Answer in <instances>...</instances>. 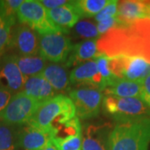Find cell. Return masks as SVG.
Here are the masks:
<instances>
[{
    "mask_svg": "<svg viewBox=\"0 0 150 150\" xmlns=\"http://www.w3.org/2000/svg\"><path fill=\"white\" fill-rule=\"evenodd\" d=\"M69 98L76 108V116L81 119H89L98 115L103 95L99 89L83 87L71 90Z\"/></svg>",
    "mask_w": 150,
    "mask_h": 150,
    "instance_id": "cell-8",
    "label": "cell"
},
{
    "mask_svg": "<svg viewBox=\"0 0 150 150\" xmlns=\"http://www.w3.org/2000/svg\"><path fill=\"white\" fill-rule=\"evenodd\" d=\"M102 108L117 123L150 117V108L139 98H118L104 95Z\"/></svg>",
    "mask_w": 150,
    "mask_h": 150,
    "instance_id": "cell-4",
    "label": "cell"
},
{
    "mask_svg": "<svg viewBox=\"0 0 150 150\" xmlns=\"http://www.w3.org/2000/svg\"><path fill=\"white\" fill-rule=\"evenodd\" d=\"M112 129L110 123L87 125L82 133V150H108L109 136Z\"/></svg>",
    "mask_w": 150,
    "mask_h": 150,
    "instance_id": "cell-12",
    "label": "cell"
},
{
    "mask_svg": "<svg viewBox=\"0 0 150 150\" xmlns=\"http://www.w3.org/2000/svg\"><path fill=\"white\" fill-rule=\"evenodd\" d=\"M17 19L21 24L27 25L40 35L68 33V31L58 27L51 20L48 16V9L39 1L36 0H23L17 12Z\"/></svg>",
    "mask_w": 150,
    "mask_h": 150,
    "instance_id": "cell-5",
    "label": "cell"
},
{
    "mask_svg": "<svg viewBox=\"0 0 150 150\" xmlns=\"http://www.w3.org/2000/svg\"><path fill=\"white\" fill-rule=\"evenodd\" d=\"M121 25H123V24L121 23V22L118 20V18L116 16L112 17V18H105L102 21L98 22L97 28H98V33L101 37L112 28L119 27Z\"/></svg>",
    "mask_w": 150,
    "mask_h": 150,
    "instance_id": "cell-29",
    "label": "cell"
},
{
    "mask_svg": "<svg viewBox=\"0 0 150 150\" xmlns=\"http://www.w3.org/2000/svg\"><path fill=\"white\" fill-rule=\"evenodd\" d=\"M112 74L120 79L142 82L150 74V63L138 56H115L108 58Z\"/></svg>",
    "mask_w": 150,
    "mask_h": 150,
    "instance_id": "cell-7",
    "label": "cell"
},
{
    "mask_svg": "<svg viewBox=\"0 0 150 150\" xmlns=\"http://www.w3.org/2000/svg\"><path fill=\"white\" fill-rule=\"evenodd\" d=\"M142 91H143L142 82L116 79L112 82L111 85L106 88L103 92L104 95H109V96L141 98Z\"/></svg>",
    "mask_w": 150,
    "mask_h": 150,
    "instance_id": "cell-19",
    "label": "cell"
},
{
    "mask_svg": "<svg viewBox=\"0 0 150 150\" xmlns=\"http://www.w3.org/2000/svg\"><path fill=\"white\" fill-rule=\"evenodd\" d=\"M48 13L58 27L66 31H68V28L75 26L81 17L75 6V1H69L65 5L48 10Z\"/></svg>",
    "mask_w": 150,
    "mask_h": 150,
    "instance_id": "cell-18",
    "label": "cell"
},
{
    "mask_svg": "<svg viewBox=\"0 0 150 150\" xmlns=\"http://www.w3.org/2000/svg\"><path fill=\"white\" fill-rule=\"evenodd\" d=\"M42 150H57V149L55 148V146H54L53 144H52V142L48 145V146H46L44 149H43Z\"/></svg>",
    "mask_w": 150,
    "mask_h": 150,
    "instance_id": "cell-34",
    "label": "cell"
},
{
    "mask_svg": "<svg viewBox=\"0 0 150 150\" xmlns=\"http://www.w3.org/2000/svg\"><path fill=\"white\" fill-rule=\"evenodd\" d=\"M15 59L17 64L25 78L40 74L47 65V60L39 54L31 56L15 54Z\"/></svg>",
    "mask_w": 150,
    "mask_h": 150,
    "instance_id": "cell-21",
    "label": "cell"
},
{
    "mask_svg": "<svg viewBox=\"0 0 150 150\" xmlns=\"http://www.w3.org/2000/svg\"><path fill=\"white\" fill-rule=\"evenodd\" d=\"M74 32L78 36L87 40L100 38L97 25L89 20H81L78 22L74 27Z\"/></svg>",
    "mask_w": 150,
    "mask_h": 150,
    "instance_id": "cell-25",
    "label": "cell"
},
{
    "mask_svg": "<svg viewBox=\"0 0 150 150\" xmlns=\"http://www.w3.org/2000/svg\"><path fill=\"white\" fill-rule=\"evenodd\" d=\"M17 139L16 127L0 122V150H15Z\"/></svg>",
    "mask_w": 150,
    "mask_h": 150,
    "instance_id": "cell-22",
    "label": "cell"
},
{
    "mask_svg": "<svg viewBox=\"0 0 150 150\" xmlns=\"http://www.w3.org/2000/svg\"><path fill=\"white\" fill-rule=\"evenodd\" d=\"M143 91L141 98L150 108V74L142 81Z\"/></svg>",
    "mask_w": 150,
    "mask_h": 150,
    "instance_id": "cell-31",
    "label": "cell"
},
{
    "mask_svg": "<svg viewBox=\"0 0 150 150\" xmlns=\"http://www.w3.org/2000/svg\"><path fill=\"white\" fill-rule=\"evenodd\" d=\"M22 92L43 103L55 96V91L41 74L25 78Z\"/></svg>",
    "mask_w": 150,
    "mask_h": 150,
    "instance_id": "cell-17",
    "label": "cell"
},
{
    "mask_svg": "<svg viewBox=\"0 0 150 150\" xmlns=\"http://www.w3.org/2000/svg\"><path fill=\"white\" fill-rule=\"evenodd\" d=\"M75 117H77L76 108L73 101L69 97L59 93L41 103L34 115L26 124L51 134L56 127Z\"/></svg>",
    "mask_w": 150,
    "mask_h": 150,
    "instance_id": "cell-3",
    "label": "cell"
},
{
    "mask_svg": "<svg viewBox=\"0 0 150 150\" xmlns=\"http://www.w3.org/2000/svg\"><path fill=\"white\" fill-rule=\"evenodd\" d=\"M39 2L45 8H47L48 10H50V9H54L56 8L65 5L69 1H66V0H41Z\"/></svg>",
    "mask_w": 150,
    "mask_h": 150,
    "instance_id": "cell-33",
    "label": "cell"
},
{
    "mask_svg": "<svg viewBox=\"0 0 150 150\" xmlns=\"http://www.w3.org/2000/svg\"><path fill=\"white\" fill-rule=\"evenodd\" d=\"M25 82L17 64L15 54L4 56L0 62V87L13 94L22 92Z\"/></svg>",
    "mask_w": 150,
    "mask_h": 150,
    "instance_id": "cell-11",
    "label": "cell"
},
{
    "mask_svg": "<svg viewBox=\"0 0 150 150\" xmlns=\"http://www.w3.org/2000/svg\"><path fill=\"white\" fill-rule=\"evenodd\" d=\"M40 103L23 92L17 93L0 112V122L15 127L25 125L34 115Z\"/></svg>",
    "mask_w": 150,
    "mask_h": 150,
    "instance_id": "cell-6",
    "label": "cell"
},
{
    "mask_svg": "<svg viewBox=\"0 0 150 150\" xmlns=\"http://www.w3.org/2000/svg\"><path fill=\"white\" fill-rule=\"evenodd\" d=\"M149 18L150 19V1H149Z\"/></svg>",
    "mask_w": 150,
    "mask_h": 150,
    "instance_id": "cell-35",
    "label": "cell"
},
{
    "mask_svg": "<svg viewBox=\"0 0 150 150\" xmlns=\"http://www.w3.org/2000/svg\"><path fill=\"white\" fill-rule=\"evenodd\" d=\"M150 117L118 123L109 136L108 150H149Z\"/></svg>",
    "mask_w": 150,
    "mask_h": 150,
    "instance_id": "cell-2",
    "label": "cell"
},
{
    "mask_svg": "<svg viewBox=\"0 0 150 150\" xmlns=\"http://www.w3.org/2000/svg\"><path fill=\"white\" fill-rule=\"evenodd\" d=\"M72 47L69 38L62 33L39 36V54L54 64L66 62Z\"/></svg>",
    "mask_w": 150,
    "mask_h": 150,
    "instance_id": "cell-9",
    "label": "cell"
},
{
    "mask_svg": "<svg viewBox=\"0 0 150 150\" xmlns=\"http://www.w3.org/2000/svg\"><path fill=\"white\" fill-rule=\"evenodd\" d=\"M99 54L138 56L150 63V19L144 18L114 28L98 38Z\"/></svg>",
    "mask_w": 150,
    "mask_h": 150,
    "instance_id": "cell-1",
    "label": "cell"
},
{
    "mask_svg": "<svg viewBox=\"0 0 150 150\" xmlns=\"http://www.w3.org/2000/svg\"><path fill=\"white\" fill-rule=\"evenodd\" d=\"M9 45L16 49L18 55H36L39 54V36L31 28L20 23L12 29Z\"/></svg>",
    "mask_w": 150,
    "mask_h": 150,
    "instance_id": "cell-10",
    "label": "cell"
},
{
    "mask_svg": "<svg viewBox=\"0 0 150 150\" xmlns=\"http://www.w3.org/2000/svg\"><path fill=\"white\" fill-rule=\"evenodd\" d=\"M16 20L0 15V56L9 45L11 33Z\"/></svg>",
    "mask_w": 150,
    "mask_h": 150,
    "instance_id": "cell-24",
    "label": "cell"
},
{
    "mask_svg": "<svg viewBox=\"0 0 150 150\" xmlns=\"http://www.w3.org/2000/svg\"><path fill=\"white\" fill-rule=\"evenodd\" d=\"M110 0H80L75 1V6L81 16L93 17L97 15Z\"/></svg>",
    "mask_w": 150,
    "mask_h": 150,
    "instance_id": "cell-23",
    "label": "cell"
},
{
    "mask_svg": "<svg viewBox=\"0 0 150 150\" xmlns=\"http://www.w3.org/2000/svg\"><path fill=\"white\" fill-rule=\"evenodd\" d=\"M117 18L123 25L133 22L149 18V1H119Z\"/></svg>",
    "mask_w": 150,
    "mask_h": 150,
    "instance_id": "cell-15",
    "label": "cell"
},
{
    "mask_svg": "<svg viewBox=\"0 0 150 150\" xmlns=\"http://www.w3.org/2000/svg\"><path fill=\"white\" fill-rule=\"evenodd\" d=\"M51 142L57 150H80L82 134L68 137L63 139H52Z\"/></svg>",
    "mask_w": 150,
    "mask_h": 150,
    "instance_id": "cell-27",
    "label": "cell"
},
{
    "mask_svg": "<svg viewBox=\"0 0 150 150\" xmlns=\"http://www.w3.org/2000/svg\"><path fill=\"white\" fill-rule=\"evenodd\" d=\"M118 3V1H116V0L110 1V3L105 8H103L97 15L94 16L95 20L97 22H100L103 20V19H105V18H112V17L117 16Z\"/></svg>",
    "mask_w": 150,
    "mask_h": 150,
    "instance_id": "cell-30",
    "label": "cell"
},
{
    "mask_svg": "<svg viewBox=\"0 0 150 150\" xmlns=\"http://www.w3.org/2000/svg\"><path fill=\"white\" fill-rule=\"evenodd\" d=\"M98 38L84 40L73 45L71 52L65 62L67 68L79 66L88 61L95 59L99 55L98 50Z\"/></svg>",
    "mask_w": 150,
    "mask_h": 150,
    "instance_id": "cell-16",
    "label": "cell"
},
{
    "mask_svg": "<svg viewBox=\"0 0 150 150\" xmlns=\"http://www.w3.org/2000/svg\"><path fill=\"white\" fill-rule=\"evenodd\" d=\"M65 67L59 64H50L46 65L40 74L49 83L55 92L65 91L69 86V74Z\"/></svg>",
    "mask_w": 150,
    "mask_h": 150,
    "instance_id": "cell-20",
    "label": "cell"
},
{
    "mask_svg": "<svg viewBox=\"0 0 150 150\" xmlns=\"http://www.w3.org/2000/svg\"><path fill=\"white\" fill-rule=\"evenodd\" d=\"M13 95V94L11 92L0 87V112L7 107Z\"/></svg>",
    "mask_w": 150,
    "mask_h": 150,
    "instance_id": "cell-32",
    "label": "cell"
},
{
    "mask_svg": "<svg viewBox=\"0 0 150 150\" xmlns=\"http://www.w3.org/2000/svg\"><path fill=\"white\" fill-rule=\"evenodd\" d=\"M23 0L0 1V15L17 20V12Z\"/></svg>",
    "mask_w": 150,
    "mask_h": 150,
    "instance_id": "cell-28",
    "label": "cell"
},
{
    "mask_svg": "<svg viewBox=\"0 0 150 150\" xmlns=\"http://www.w3.org/2000/svg\"><path fill=\"white\" fill-rule=\"evenodd\" d=\"M52 141V135L47 131L25 124L18 130V145L23 150H42Z\"/></svg>",
    "mask_w": 150,
    "mask_h": 150,
    "instance_id": "cell-14",
    "label": "cell"
},
{
    "mask_svg": "<svg viewBox=\"0 0 150 150\" xmlns=\"http://www.w3.org/2000/svg\"><path fill=\"white\" fill-rule=\"evenodd\" d=\"M70 83L103 91V82L94 59L76 66L69 74Z\"/></svg>",
    "mask_w": 150,
    "mask_h": 150,
    "instance_id": "cell-13",
    "label": "cell"
},
{
    "mask_svg": "<svg viewBox=\"0 0 150 150\" xmlns=\"http://www.w3.org/2000/svg\"><path fill=\"white\" fill-rule=\"evenodd\" d=\"M108 59H109L108 57H107L106 55H103V54H99L94 59V60L96 61L98 69L102 77L104 89L109 85H111L112 82L117 79L110 72L109 67H108Z\"/></svg>",
    "mask_w": 150,
    "mask_h": 150,
    "instance_id": "cell-26",
    "label": "cell"
}]
</instances>
